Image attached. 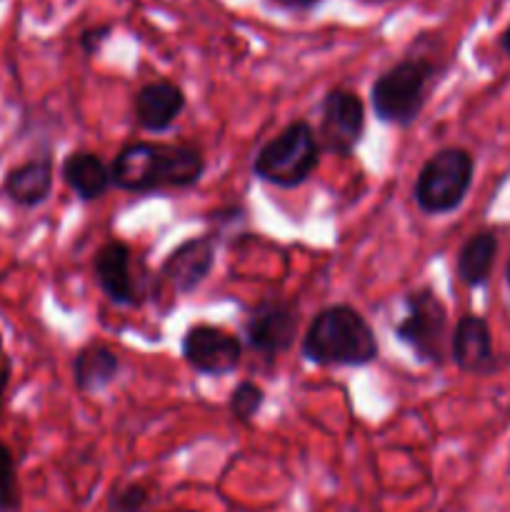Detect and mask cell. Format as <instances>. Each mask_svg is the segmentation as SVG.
Here are the masks:
<instances>
[{"mask_svg":"<svg viewBox=\"0 0 510 512\" xmlns=\"http://www.w3.org/2000/svg\"><path fill=\"white\" fill-rule=\"evenodd\" d=\"M205 155L193 143H150L133 140L110 160V180L118 190L150 195L160 190H185L200 183Z\"/></svg>","mask_w":510,"mask_h":512,"instance_id":"6da1fadb","label":"cell"},{"mask_svg":"<svg viewBox=\"0 0 510 512\" xmlns=\"http://www.w3.org/2000/svg\"><path fill=\"white\" fill-rule=\"evenodd\" d=\"M300 355L318 368H365L380 355L373 325L353 305L318 310L300 338Z\"/></svg>","mask_w":510,"mask_h":512,"instance_id":"7a4b0ae2","label":"cell"},{"mask_svg":"<svg viewBox=\"0 0 510 512\" xmlns=\"http://www.w3.org/2000/svg\"><path fill=\"white\" fill-rule=\"evenodd\" d=\"M435 80H438V65L433 60H398L370 85V110L380 123L410 128L423 115Z\"/></svg>","mask_w":510,"mask_h":512,"instance_id":"3957f363","label":"cell"},{"mask_svg":"<svg viewBox=\"0 0 510 512\" xmlns=\"http://www.w3.org/2000/svg\"><path fill=\"white\" fill-rule=\"evenodd\" d=\"M320 155L323 150L313 125L308 120H293L255 153L250 170L260 183L293 190L308 183L320 165Z\"/></svg>","mask_w":510,"mask_h":512,"instance_id":"277c9868","label":"cell"},{"mask_svg":"<svg viewBox=\"0 0 510 512\" xmlns=\"http://www.w3.org/2000/svg\"><path fill=\"white\" fill-rule=\"evenodd\" d=\"M475 158L470 150L450 145L430 155L413 185V200L420 213H455L473 188Z\"/></svg>","mask_w":510,"mask_h":512,"instance_id":"5b68a950","label":"cell"},{"mask_svg":"<svg viewBox=\"0 0 510 512\" xmlns=\"http://www.w3.org/2000/svg\"><path fill=\"white\" fill-rule=\"evenodd\" d=\"M403 308V318L393 325L395 338L410 348L418 363L440 368L450 350L448 308L428 285L410 290L403 298Z\"/></svg>","mask_w":510,"mask_h":512,"instance_id":"8992f818","label":"cell"},{"mask_svg":"<svg viewBox=\"0 0 510 512\" xmlns=\"http://www.w3.org/2000/svg\"><path fill=\"white\" fill-rule=\"evenodd\" d=\"M365 100L355 90L333 88L320 100L318 143L320 150L335 158H350L363 143L365 135Z\"/></svg>","mask_w":510,"mask_h":512,"instance_id":"52a82bcc","label":"cell"},{"mask_svg":"<svg viewBox=\"0 0 510 512\" xmlns=\"http://www.w3.org/2000/svg\"><path fill=\"white\" fill-rule=\"evenodd\" d=\"M300 308L293 300L265 298L243 320V343L263 360H275L295 345Z\"/></svg>","mask_w":510,"mask_h":512,"instance_id":"ba28073f","label":"cell"},{"mask_svg":"<svg viewBox=\"0 0 510 512\" xmlns=\"http://www.w3.org/2000/svg\"><path fill=\"white\" fill-rule=\"evenodd\" d=\"M243 340L213 323H193L180 338L183 360L205 378H225L243 363Z\"/></svg>","mask_w":510,"mask_h":512,"instance_id":"9c48e42d","label":"cell"},{"mask_svg":"<svg viewBox=\"0 0 510 512\" xmlns=\"http://www.w3.org/2000/svg\"><path fill=\"white\" fill-rule=\"evenodd\" d=\"M218 233H203L183 240L165 255L160 278L173 288L175 295H190L208 280L215 268Z\"/></svg>","mask_w":510,"mask_h":512,"instance_id":"30bf717a","label":"cell"},{"mask_svg":"<svg viewBox=\"0 0 510 512\" xmlns=\"http://www.w3.org/2000/svg\"><path fill=\"white\" fill-rule=\"evenodd\" d=\"M95 283L105 298L123 308L140 305L138 280L133 275V250L123 240H108L93 255Z\"/></svg>","mask_w":510,"mask_h":512,"instance_id":"8fae6325","label":"cell"},{"mask_svg":"<svg viewBox=\"0 0 510 512\" xmlns=\"http://www.w3.org/2000/svg\"><path fill=\"white\" fill-rule=\"evenodd\" d=\"M55 160L50 150L13 165L0 183V195L23 210L40 208L53 195Z\"/></svg>","mask_w":510,"mask_h":512,"instance_id":"7c38bea8","label":"cell"},{"mask_svg":"<svg viewBox=\"0 0 510 512\" xmlns=\"http://www.w3.org/2000/svg\"><path fill=\"white\" fill-rule=\"evenodd\" d=\"M450 360L460 373L488 375L495 370L493 333L480 315H463L450 333Z\"/></svg>","mask_w":510,"mask_h":512,"instance_id":"4fadbf2b","label":"cell"},{"mask_svg":"<svg viewBox=\"0 0 510 512\" xmlns=\"http://www.w3.org/2000/svg\"><path fill=\"white\" fill-rule=\"evenodd\" d=\"M185 100L183 88L173 80H153L145 83L138 93L133 95V113L135 123L145 133H168L180 115L185 113Z\"/></svg>","mask_w":510,"mask_h":512,"instance_id":"5bb4252c","label":"cell"},{"mask_svg":"<svg viewBox=\"0 0 510 512\" xmlns=\"http://www.w3.org/2000/svg\"><path fill=\"white\" fill-rule=\"evenodd\" d=\"M60 178L75 193L80 203H93L100 200L110 188V165L93 150H73L65 155L60 165Z\"/></svg>","mask_w":510,"mask_h":512,"instance_id":"9a60e30c","label":"cell"},{"mask_svg":"<svg viewBox=\"0 0 510 512\" xmlns=\"http://www.w3.org/2000/svg\"><path fill=\"white\" fill-rule=\"evenodd\" d=\"M120 375V355L105 343H88L73 358V383L78 393L95 395L108 390Z\"/></svg>","mask_w":510,"mask_h":512,"instance_id":"2e32d148","label":"cell"},{"mask_svg":"<svg viewBox=\"0 0 510 512\" xmlns=\"http://www.w3.org/2000/svg\"><path fill=\"white\" fill-rule=\"evenodd\" d=\"M495 258H498V235L493 230H478L470 235L458 250L455 273L460 283L468 288H483L493 275Z\"/></svg>","mask_w":510,"mask_h":512,"instance_id":"e0dca14e","label":"cell"},{"mask_svg":"<svg viewBox=\"0 0 510 512\" xmlns=\"http://www.w3.org/2000/svg\"><path fill=\"white\" fill-rule=\"evenodd\" d=\"M23 490L18 480V463L8 445L0 440V512H20Z\"/></svg>","mask_w":510,"mask_h":512,"instance_id":"ac0fdd59","label":"cell"},{"mask_svg":"<svg viewBox=\"0 0 510 512\" xmlns=\"http://www.w3.org/2000/svg\"><path fill=\"white\" fill-rule=\"evenodd\" d=\"M263 405H265V390L260 388L258 383H253V380H240V383L230 390L228 410L230 415H233V420H238V423L243 425L253 423V418L263 410Z\"/></svg>","mask_w":510,"mask_h":512,"instance_id":"d6986e66","label":"cell"},{"mask_svg":"<svg viewBox=\"0 0 510 512\" xmlns=\"http://www.w3.org/2000/svg\"><path fill=\"white\" fill-rule=\"evenodd\" d=\"M150 503V490L143 483L118 485L108 495V512H143Z\"/></svg>","mask_w":510,"mask_h":512,"instance_id":"ffe728a7","label":"cell"},{"mask_svg":"<svg viewBox=\"0 0 510 512\" xmlns=\"http://www.w3.org/2000/svg\"><path fill=\"white\" fill-rule=\"evenodd\" d=\"M110 35H113V25H110V23L93 25V28H88V30H83V33H80V38H78L80 50H83L88 58H95V55H100L103 45L110 40Z\"/></svg>","mask_w":510,"mask_h":512,"instance_id":"44dd1931","label":"cell"},{"mask_svg":"<svg viewBox=\"0 0 510 512\" xmlns=\"http://www.w3.org/2000/svg\"><path fill=\"white\" fill-rule=\"evenodd\" d=\"M10 378H13V360H10L8 350L3 345V335H0V415L5 410V395H8Z\"/></svg>","mask_w":510,"mask_h":512,"instance_id":"7402d4cb","label":"cell"},{"mask_svg":"<svg viewBox=\"0 0 510 512\" xmlns=\"http://www.w3.org/2000/svg\"><path fill=\"white\" fill-rule=\"evenodd\" d=\"M323 0H268L270 8L285 10V13H310L315 10Z\"/></svg>","mask_w":510,"mask_h":512,"instance_id":"603a6c76","label":"cell"},{"mask_svg":"<svg viewBox=\"0 0 510 512\" xmlns=\"http://www.w3.org/2000/svg\"><path fill=\"white\" fill-rule=\"evenodd\" d=\"M245 218V208L243 205H228V208H220L210 215V223L213 225H230V223H240Z\"/></svg>","mask_w":510,"mask_h":512,"instance_id":"cb8c5ba5","label":"cell"},{"mask_svg":"<svg viewBox=\"0 0 510 512\" xmlns=\"http://www.w3.org/2000/svg\"><path fill=\"white\" fill-rule=\"evenodd\" d=\"M500 48H503V53L510 58V23L505 25V30L500 33Z\"/></svg>","mask_w":510,"mask_h":512,"instance_id":"d4e9b609","label":"cell"},{"mask_svg":"<svg viewBox=\"0 0 510 512\" xmlns=\"http://www.w3.org/2000/svg\"><path fill=\"white\" fill-rule=\"evenodd\" d=\"M505 283L510 285V258H508V265H505Z\"/></svg>","mask_w":510,"mask_h":512,"instance_id":"484cf974","label":"cell"}]
</instances>
